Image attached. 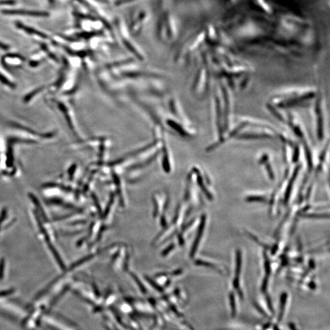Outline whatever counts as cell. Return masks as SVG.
I'll use <instances>...</instances> for the list:
<instances>
[{"instance_id":"1","label":"cell","mask_w":330,"mask_h":330,"mask_svg":"<svg viewBox=\"0 0 330 330\" xmlns=\"http://www.w3.org/2000/svg\"><path fill=\"white\" fill-rule=\"evenodd\" d=\"M232 91L225 82L217 81L213 95L216 138L206 148V151H213L226 143V138L234 121L232 118Z\"/></svg>"},{"instance_id":"2","label":"cell","mask_w":330,"mask_h":330,"mask_svg":"<svg viewBox=\"0 0 330 330\" xmlns=\"http://www.w3.org/2000/svg\"><path fill=\"white\" fill-rule=\"evenodd\" d=\"M280 137L277 131L268 124L251 118L234 120L226 138V143L231 140L253 141L273 140Z\"/></svg>"},{"instance_id":"3","label":"cell","mask_w":330,"mask_h":330,"mask_svg":"<svg viewBox=\"0 0 330 330\" xmlns=\"http://www.w3.org/2000/svg\"><path fill=\"white\" fill-rule=\"evenodd\" d=\"M103 31L102 30L90 31H81L75 33L73 36H67L60 34L59 36L61 38L64 39V40L70 41V42H77V41H88L91 40L97 37H101L103 36Z\"/></svg>"},{"instance_id":"4","label":"cell","mask_w":330,"mask_h":330,"mask_svg":"<svg viewBox=\"0 0 330 330\" xmlns=\"http://www.w3.org/2000/svg\"><path fill=\"white\" fill-rule=\"evenodd\" d=\"M147 15L144 11L140 12L137 16H133L131 19L129 29L132 35L135 37L140 36L142 33L144 21Z\"/></svg>"},{"instance_id":"5","label":"cell","mask_w":330,"mask_h":330,"mask_svg":"<svg viewBox=\"0 0 330 330\" xmlns=\"http://www.w3.org/2000/svg\"><path fill=\"white\" fill-rule=\"evenodd\" d=\"M115 25L116 28H117L118 35L120 36L121 41H122L124 45L125 46V47L127 48L130 52L133 53V55H135L136 57L139 58V60H143V56L141 55L140 53L136 49V48L134 45H133V43L131 42L127 36H125L124 34L123 31L121 30V25L120 21L118 20L115 21Z\"/></svg>"},{"instance_id":"6","label":"cell","mask_w":330,"mask_h":330,"mask_svg":"<svg viewBox=\"0 0 330 330\" xmlns=\"http://www.w3.org/2000/svg\"><path fill=\"white\" fill-rule=\"evenodd\" d=\"M206 223V216L205 215H203L202 217H201L200 225L199 226L197 234H196L195 241H194L192 248H191V250L190 252L191 257H193L195 256V254L196 253V251H197L199 245H200L201 238L203 237L204 230H205Z\"/></svg>"},{"instance_id":"7","label":"cell","mask_w":330,"mask_h":330,"mask_svg":"<svg viewBox=\"0 0 330 330\" xmlns=\"http://www.w3.org/2000/svg\"><path fill=\"white\" fill-rule=\"evenodd\" d=\"M4 14L7 15H21V16H28L31 17H42V18H45V17L49 16V14L47 12L42 11H30L25 10H3L1 12Z\"/></svg>"},{"instance_id":"8","label":"cell","mask_w":330,"mask_h":330,"mask_svg":"<svg viewBox=\"0 0 330 330\" xmlns=\"http://www.w3.org/2000/svg\"><path fill=\"white\" fill-rule=\"evenodd\" d=\"M258 162L259 164L265 166V169L267 173L268 174V178L271 180L275 179V174H274L272 166H271L270 164V156H269L268 154H267V153L262 154L260 155V157H259Z\"/></svg>"},{"instance_id":"9","label":"cell","mask_w":330,"mask_h":330,"mask_svg":"<svg viewBox=\"0 0 330 330\" xmlns=\"http://www.w3.org/2000/svg\"><path fill=\"white\" fill-rule=\"evenodd\" d=\"M242 268V253L240 250L236 252V267H235V275L233 281V285L235 289L239 288V276L241 272Z\"/></svg>"},{"instance_id":"10","label":"cell","mask_w":330,"mask_h":330,"mask_svg":"<svg viewBox=\"0 0 330 330\" xmlns=\"http://www.w3.org/2000/svg\"><path fill=\"white\" fill-rule=\"evenodd\" d=\"M16 25L18 28L21 29V30L25 31L26 33L30 34V35L38 36L41 38L44 39L48 38L47 35H45V33L41 32L40 31L36 30L35 28L25 26L21 22H16Z\"/></svg>"},{"instance_id":"11","label":"cell","mask_w":330,"mask_h":330,"mask_svg":"<svg viewBox=\"0 0 330 330\" xmlns=\"http://www.w3.org/2000/svg\"><path fill=\"white\" fill-rule=\"evenodd\" d=\"M195 264L196 266H200L206 267V268H212L213 270L217 271V272H219L221 273H222V271H221L220 269L217 268V266H215V265H213V264H211L210 263H208V262H206L201 260H197L195 261Z\"/></svg>"},{"instance_id":"12","label":"cell","mask_w":330,"mask_h":330,"mask_svg":"<svg viewBox=\"0 0 330 330\" xmlns=\"http://www.w3.org/2000/svg\"><path fill=\"white\" fill-rule=\"evenodd\" d=\"M29 197L31 198V201H33V203L35 204L36 207H37L38 209L40 210L41 215L43 216V218H46L45 213L43 212L42 207H41L40 201H38L37 198H36L35 195H33V194L31 193L30 194V195H29Z\"/></svg>"},{"instance_id":"13","label":"cell","mask_w":330,"mask_h":330,"mask_svg":"<svg viewBox=\"0 0 330 330\" xmlns=\"http://www.w3.org/2000/svg\"><path fill=\"white\" fill-rule=\"evenodd\" d=\"M246 201L247 202H259V203H266L267 201L266 198L263 197V196H248L246 198Z\"/></svg>"},{"instance_id":"14","label":"cell","mask_w":330,"mask_h":330,"mask_svg":"<svg viewBox=\"0 0 330 330\" xmlns=\"http://www.w3.org/2000/svg\"><path fill=\"white\" fill-rule=\"evenodd\" d=\"M6 261L4 258L0 259V280H3L4 275V269H5Z\"/></svg>"},{"instance_id":"15","label":"cell","mask_w":330,"mask_h":330,"mask_svg":"<svg viewBox=\"0 0 330 330\" xmlns=\"http://www.w3.org/2000/svg\"><path fill=\"white\" fill-rule=\"evenodd\" d=\"M265 270L266 274V277L265 279H268V276L270 275L271 268L270 261L268 260V257L267 256L265 257Z\"/></svg>"},{"instance_id":"16","label":"cell","mask_w":330,"mask_h":330,"mask_svg":"<svg viewBox=\"0 0 330 330\" xmlns=\"http://www.w3.org/2000/svg\"><path fill=\"white\" fill-rule=\"evenodd\" d=\"M7 215H8V210H7L6 208H4L3 209L1 210V213H0V229H1L2 223H3L4 220L6 219Z\"/></svg>"},{"instance_id":"17","label":"cell","mask_w":330,"mask_h":330,"mask_svg":"<svg viewBox=\"0 0 330 330\" xmlns=\"http://www.w3.org/2000/svg\"><path fill=\"white\" fill-rule=\"evenodd\" d=\"M247 234L248 235L249 237H251V239H253L254 242L257 243V244H259V245H260V246L263 247L264 248H268V247L266 246V245H264L263 243H262L261 241H259V240L257 239L256 237L254 236V235L252 234L251 233L247 232Z\"/></svg>"},{"instance_id":"18","label":"cell","mask_w":330,"mask_h":330,"mask_svg":"<svg viewBox=\"0 0 330 330\" xmlns=\"http://www.w3.org/2000/svg\"><path fill=\"white\" fill-rule=\"evenodd\" d=\"M14 292V289H9L0 291V297H7V296L13 294Z\"/></svg>"},{"instance_id":"19","label":"cell","mask_w":330,"mask_h":330,"mask_svg":"<svg viewBox=\"0 0 330 330\" xmlns=\"http://www.w3.org/2000/svg\"><path fill=\"white\" fill-rule=\"evenodd\" d=\"M16 3V1L15 0H1V1H0V4H1V5H6V4L13 5V4Z\"/></svg>"},{"instance_id":"20","label":"cell","mask_w":330,"mask_h":330,"mask_svg":"<svg viewBox=\"0 0 330 330\" xmlns=\"http://www.w3.org/2000/svg\"><path fill=\"white\" fill-rule=\"evenodd\" d=\"M9 46L4 44V43L0 42V48L3 50H8L9 49Z\"/></svg>"},{"instance_id":"21","label":"cell","mask_w":330,"mask_h":330,"mask_svg":"<svg viewBox=\"0 0 330 330\" xmlns=\"http://www.w3.org/2000/svg\"><path fill=\"white\" fill-rule=\"evenodd\" d=\"M48 1H49L51 3H54V0H48Z\"/></svg>"}]
</instances>
